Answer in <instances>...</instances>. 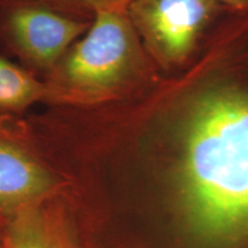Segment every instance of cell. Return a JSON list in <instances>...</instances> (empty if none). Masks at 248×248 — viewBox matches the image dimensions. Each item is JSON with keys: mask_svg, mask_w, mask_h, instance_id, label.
<instances>
[{"mask_svg": "<svg viewBox=\"0 0 248 248\" xmlns=\"http://www.w3.org/2000/svg\"><path fill=\"white\" fill-rule=\"evenodd\" d=\"M154 62L126 11H102L52 68L45 107L94 108L144 98Z\"/></svg>", "mask_w": 248, "mask_h": 248, "instance_id": "obj_1", "label": "cell"}, {"mask_svg": "<svg viewBox=\"0 0 248 248\" xmlns=\"http://www.w3.org/2000/svg\"><path fill=\"white\" fill-rule=\"evenodd\" d=\"M91 23L46 0H0V54L44 79Z\"/></svg>", "mask_w": 248, "mask_h": 248, "instance_id": "obj_2", "label": "cell"}, {"mask_svg": "<svg viewBox=\"0 0 248 248\" xmlns=\"http://www.w3.org/2000/svg\"><path fill=\"white\" fill-rule=\"evenodd\" d=\"M68 183L40 148L27 116H0V215L63 194Z\"/></svg>", "mask_w": 248, "mask_h": 248, "instance_id": "obj_3", "label": "cell"}, {"mask_svg": "<svg viewBox=\"0 0 248 248\" xmlns=\"http://www.w3.org/2000/svg\"><path fill=\"white\" fill-rule=\"evenodd\" d=\"M217 0H135L126 12L154 63L184 61L222 9Z\"/></svg>", "mask_w": 248, "mask_h": 248, "instance_id": "obj_4", "label": "cell"}, {"mask_svg": "<svg viewBox=\"0 0 248 248\" xmlns=\"http://www.w3.org/2000/svg\"><path fill=\"white\" fill-rule=\"evenodd\" d=\"M67 206L62 194L7 217L4 248H75L66 228Z\"/></svg>", "mask_w": 248, "mask_h": 248, "instance_id": "obj_5", "label": "cell"}, {"mask_svg": "<svg viewBox=\"0 0 248 248\" xmlns=\"http://www.w3.org/2000/svg\"><path fill=\"white\" fill-rule=\"evenodd\" d=\"M46 102L44 80L0 54V116H27L31 107Z\"/></svg>", "mask_w": 248, "mask_h": 248, "instance_id": "obj_6", "label": "cell"}, {"mask_svg": "<svg viewBox=\"0 0 248 248\" xmlns=\"http://www.w3.org/2000/svg\"><path fill=\"white\" fill-rule=\"evenodd\" d=\"M62 14L83 21H92L102 11H126L135 0H46Z\"/></svg>", "mask_w": 248, "mask_h": 248, "instance_id": "obj_7", "label": "cell"}, {"mask_svg": "<svg viewBox=\"0 0 248 248\" xmlns=\"http://www.w3.org/2000/svg\"><path fill=\"white\" fill-rule=\"evenodd\" d=\"M222 6L235 11H248V0H217Z\"/></svg>", "mask_w": 248, "mask_h": 248, "instance_id": "obj_8", "label": "cell"}, {"mask_svg": "<svg viewBox=\"0 0 248 248\" xmlns=\"http://www.w3.org/2000/svg\"><path fill=\"white\" fill-rule=\"evenodd\" d=\"M5 224H6V217L0 215V235L2 234V231H4Z\"/></svg>", "mask_w": 248, "mask_h": 248, "instance_id": "obj_9", "label": "cell"}, {"mask_svg": "<svg viewBox=\"0 0 248 248\" xmlns=\"http://www.w3.org/2000/svg\"><path fill=\"white\" fill-rule=\"evenodd\" d=\"M0 248H4V245H2V241L0 240Z\"/></svg>", "mask_w": 248, "mask_h": 248, "instance_id": "obj_10", "label": "cell"}]
</instances>
